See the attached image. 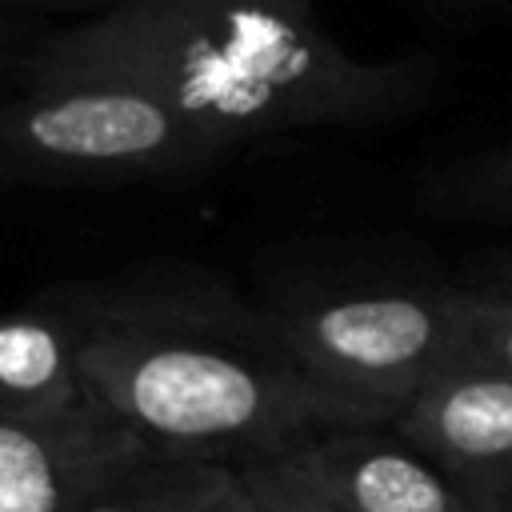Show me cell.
<instances>
[{
    "label": "cell",
    "mask_w": 512,
    "mask_h": 512,
    "mask_svg": "<svg viewBox=\"0 0 512 512\" xmlns=\"http://www.w3.org/2000/svg\"><path fill=\"white\" fill-rule=\"evenodd\" d=\"M68 76L136 84L236 152L280 132L408 120L444 68L432 52L356 56L320 0H120L20 56V84Z\"/></svg>",
    "instance_id": "6da1fadb"
},
{
    "label": "cell",
    "mask_w": 512,
    "mask_h": 512,
    "mask_svg": "<svg viewBox=\"0 0 512 512\" xmlns=\"http://www.w3.org/2000/svg\"><path fill=\"white\" fill-rule=\"evenodd\" d=\"M80 324V372L148 448L244 464L324 428L388 424L304 376L268 308L196 264L48 288Z\"/></svg>",
    "instance_id": "7a4b0ae2"
},
{
    "label": "cell",
    "mask_w": 512,
    "mask_h": 512,
    "mask_svg": "<svg viewBox=\"0 0 512 512\" xmlns=\"http://www.w3.org/2000/svg\"><path fill=\"white\" fill-rule=\"evenodd\" d=\"M232 148L168 100L120 80H36L0 100V184L116 188L196 176Z\"/></svg>",
    "instance_id": "3957f363"
},
{
    "label": "cell",
    "mask_w": 512,
    "mask_h": 512,
    "mask_svg": "<svg viewBox=\"0 0 512 512\" xmlns=\"http://www.w3.org/2000/svg\"><path fill=\"white\" fill-rule=\"evenodd\" d=\"M276 336L324 392L396 420L452 360V284L348 280L268 304Z\"/></svg>",
    "instance_id": "277c9868"
},
{
    "label": "cell",
    "mask_w": 512,
    "mask_h": 512,
    "mask_svg": "<svg viewBox=\"0 0 512 512\" xmlns=\"http://www.w3.org/2000/svg\"><path fill=\"white\" fill-rule=\"evenodd\" d=\"M144 452L96 400L56 420H0V512H68Z\"/></svg>",
    "instance_id": "5b68a950"
},
{
    "label": "cell",
    "mask_w": 512,
    "mask_h": 512,
    "mask_svg": "<svg viewBox=\"0 0 512 512\" xmlns=\"http://www.w3.org/2000/svg\"><path fill=\"white\" fill-rule=\"evenodd\" d=\"M292 452L348 512H476L472 492L392 424L324 428Z\"/></svg>",
    "instance_id": "8992f818"
},
{
    "label": "cell",
    "mask_w": 512,
    "mask_h": 512,
    "mask_svg": "<svg viewBox=\"0 0 512 512\" xmlns=\"http://www.w3.org/2000/svg\"><path fill=\"white\" fill-rule=\"evenodd\" d=\"M392 428L440 460L464 488L512 476V376L448 364Z\"/></svg>",
    "instance_id": "52a82bcc"
},
{
    "label": "cell",
    "mask_w": 512,
    "mask_h": 512,
    "mask_svg": "<svg viewBox=\"0 0 512 512\" xmlns=\"http://www.w3.org/2000/svg\"><path fill=\"white\" fill-rule=\"evenodd\" d=\"M92 404L80 372V324L44 288L0 312V420H56Z\"/></svg>",
    "instance_id": "ba28073f"
},
{
    "label": "cell",
    "mask_w": 512,
    "mask_h": 512,
    "mask_svg": "<svg viewBox=\"0 0 512 512\" xmlns=\"http://www.w3.org/2000/svg\"><path fill=\"white\" fill-rule=\"evenodd\" d=\"M236 468L148 448L116 476L80 496L68 512H196L232 484Z\"/></svg>",
    "instance_id": "9c48e42d"
},
{
    "label": "cell",
    "mask_w": 512,
    "mask_h": 512,
    "mask_svg": "<svg viewBox=\"0 0 512 512\" xmlns=\"http://www.w3.org/2000/svg\"><path fill=\"white\" fill-rule=\"evenodd\" d=\"M416 200L440 220L512 224V136L428 172Z\"/></svg>",
    "instance_id": "30bf717a"
},
{
    "label": "cell",
    "mask_w": 512,
    "mask_h": 512,
    "mask_svg": "<svg viewBox=\"0 0 512 512\" xmlns=\"http://www.w3.org/2000/svg\"><path fill=\"white\" fill-rule=\"evenodd\" d=\"M452 332H456L452 364L512 376V296L484 292L464 280L452 284Z\"/></svg>",
    "instance_id": "8fae6325"
},
{
    "label": "cell",
    "mask_w": 512,
    "mask_h": 512,
    "mask_svg": "<svg viewBox=\"0 0 512 512\" xmlns=\"http://www.w3.org/2000/svg\"><path fill=\"white\" fill-rule=\"evenodd\" d=\"M240 484L256 500L260 512H348L304 464L292 448L252 456L236 464Z\"/></svg>",
    "instance_id": "7c38bea8"
},
{
    "label": "cell",
    "mask_w": 512,
    "mask_h": 512,
    "mask_svg": "<svg viewBox=\"0 0 512 512\" xmlns=\"http://www.w3.org/2000/svg\"><path fill=\"white\" fill-rule=\"evenodd\" d=\"M444 24H480V20H500L512 12V0H424Z\"/></svg>",
    "instance_id": "4fadbf2b"
},
{
    "label": "cell",
    "mask_w": 512,
    "mask_h": 512,
    "mask_svg": "<svg viewBox=\"0 0 512 512\" xmlns=\"http://www.w3.org/2000/svg\"><path fill=\"white\" fill-rule=\"evenodd\" d=\"M464 284L484 288V292L512 296V248H496V252L480 256V260L464 272Z\"/></svg>",
    "instance_id": "5bb4252c"
},
{
    "label": "cell",
    "mask_w": 512,
    "mask_h": 512,
    "mask_svg": "<svg viewBox=\"0 0 512 512\" xmlns=\"http://www.w3.org/2000/svg\"><path fill=\"white\" fill-rule=\"evenodd\" d=\"M468 492L476 500V512H512V476L488 480V484H472Z\"/></svg>",
    "instance_id": "9a60e30c"
},
{
    "label": "cell",
    "mask_w": 512,
    "mask_h": 512,
    "mask_svg": "<svg viewBox=\"0 0 512 512\" xmlns=\"http://www.w3.org/2000/svg\"><path fill=\"white\" fill-rule=\"evenodd\" d=\"M196 512H260V508H256V500L248 496V488L240 484V476H232V484H228L220 496H212L208 504H200Z\"/></svg>",
    "instance_id": "2e32d148"
},
{
    "label": "cell",
    "mask_w": 512,
    "mask_h": 512,
    "mask_svg": "<svg viewBox=\"0 0 512 512\" xmlns=\"http://www.w3.org/2000/svg\"><path fill=\"white\" fill-rule=\"evenodd\" d=\"M120 0H0V8H88V12H104Z\"/></svg>",
    "instance_id": "e0dca14e"
}]
</instances>
